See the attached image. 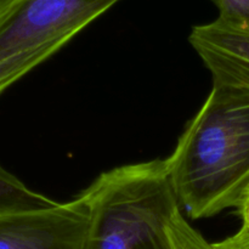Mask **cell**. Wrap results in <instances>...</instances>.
<instances>
[{"label": "cell", "mask_w": 249, "mask_h": 249, "mask_svg": "<svg viewBox=\"0 0 249 249\" xmlns=\"http://www.w3.org/2000/svg\"><path fill=\"white\" fill-rule=\"evenodd\" d=\"M165 163L187 216L236 208L249 185V91L213 82Z\"/></svg>", "instance_id": "6da1fadb"}, {"label": "cell", "mask_w": 249, "mask_h": 249, "mask_svg": "<svg viewBox=\"0 0 249 249\" xmlns=\"http://www.w3.org/2000/svg\"><path fill=\"white\" fill-rule=\"evenodd\" d=\"M79 196L89 214L83 249H173L168 225L180 204L164 160L113 168Z\"/></svg>", "instance_id": "7a4b0ae2"}, {"label": "cell", "mask_w": 249, "mask_h": 249, "mask_svg": "<svg viewBox=\"0 0 249 249\" xmlns=\"http://www.w3.org/2000/svg\"><path fill=\"white\" fill-rule=\"evenodd\" d=\"M121 0H26L0 26V65L24 77Z\"/></svg>", "instance_id": "3957f363"}, {"label": "cell", "mask_w": 249, "mask_h": 249, "mask_svg": "<svg viewBox=\"0 0 249 249\" xmlns=\"http://www.w3.org/2000/svg\"><path fill=\"white\" fill-rule=\"evenodd\" d=\"M89 214L80 196L0 215V249H83Z\"/></svg>", "instance_id": "277c9868"}, {"label": "cell", "mask_w": 249, "mask_h": 249, "mask_svg": "<svg viewBox=\"0 0 249 249\" xmlns=\"http://www.w3.org/2000/svg\"><path fill=\"white\" fill-rule=\"evenodd\" d=\"M189 40L213 82L249 91V29L216 18L195 26Z\"/></svg>", "instance_id": "5b68a950"}, {"label": "cell", "mask_w": 249, "mask_h": 249, "mask_svg": "<svg viewBox=\"0 0 249 249\" xmlns=\"http://www.w3.org/2000/svg\"><path fill=\"white\" fill-rule=\"evenodd\" d=\"M56 203L53 199L29 189L0 165V215L49 208Z\"/></svg>", "instance_id": "8992f818"}, {"label": "cell", "mask_w": 249, "mask_h": 249, "mask_svg": "<svg viewBox=\"0 0 249 249\" xmlns=\"http://www.w3.org/2000/svg\"><path fill=\"white\" fill-rule=\"evenodd\" d=\"M173 249H220L215 243L207 241L189 221L181 209H178L168 225Z\"/></svg>", "instance_id": "52a82bcc"}, {"label": "cell", "mask_w": 249, "mask_h": 249, "mask_svg": "<svg viewBox=\"0 0 249 249\" xmlns=\"http://www.w3.org/2000/svg\"><path fill=\"white\" fill-rule=\"evenodd\" d=\"M236 209L241 219V226L235 235L220 242H215L220 249H249V185L243 192Z\"/></svg>", "instance_id": "ba28073f"}, {"label": "cell", "mask_w": 249, "mask_h": 249, "mask_svg": "<svg viewBox=\"0 0 249 249\" xmlns=\"http://www.w3.org/2000/svg\"><path fill=\"white\" fill-rule=\"evenodd\" d=\"M219 10L218 18L231 26L249 29V0H212Z\"/></svg>", "instance_id": "9c48e42d"}, {"label": "cell", "mask_w": 249, "mask_h": 249, "mask_svg": "<svg viewBox=\"0 0 249 249\" xmlns=\"http://www.w3.org/2000/svg\"><path fill=\"white\" fill-rule=\"evenodd\" d=\"M21 79V75L7 65H0V94Z\"/></svg>", "instance_id": "30bf717a"}, {"label": "cell", "mask_w": 249, "mask_h": 249, "mask_svg": "<svg viewBox=\"0 0 249 249\" xmlns=\"http://www.w3.org/2000/svg\"><path fill=\"white\" fill-rule=\"evenodd\" d=\"M26 0H0V26L21 6Z\"/></svg>", "instance_id": "8fae6325"}]
</instances>
